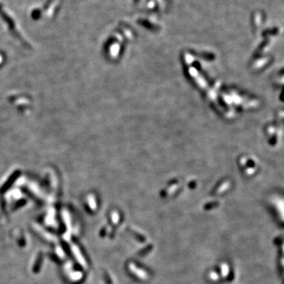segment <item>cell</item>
Segmentation results:
<instances>
[{
	"label": "cell",
	"mask_w": 284,
	"mask_h": 284,
	"mask_svg": "<svg viewBox=\"0 0 284 284\" xmlns=\"http://www.w3.org/2000/svg\"><path fill=\"white\" fill-rule=\"evenodd\" d=\"M41 14H42V12L40 9H35L31 13V17L33 20H38L40 17Z\"/></svg>",
	"instance_id": "cell-1"
},
{
	"label": "cell",
	"mask_w": 284,
	"mask_h": 284,
	"mask_svg": "<svg viewBox=\"0 0 284 284\" xmlns=\"http://www.w3.org/2000/svg\"><path fill=\"white\" fill-rule=\"evenodd\" d=\"M2 4H0V12H2Z\"/></svg>",
	"instance_id": "cell-2"
}]
</instances>
